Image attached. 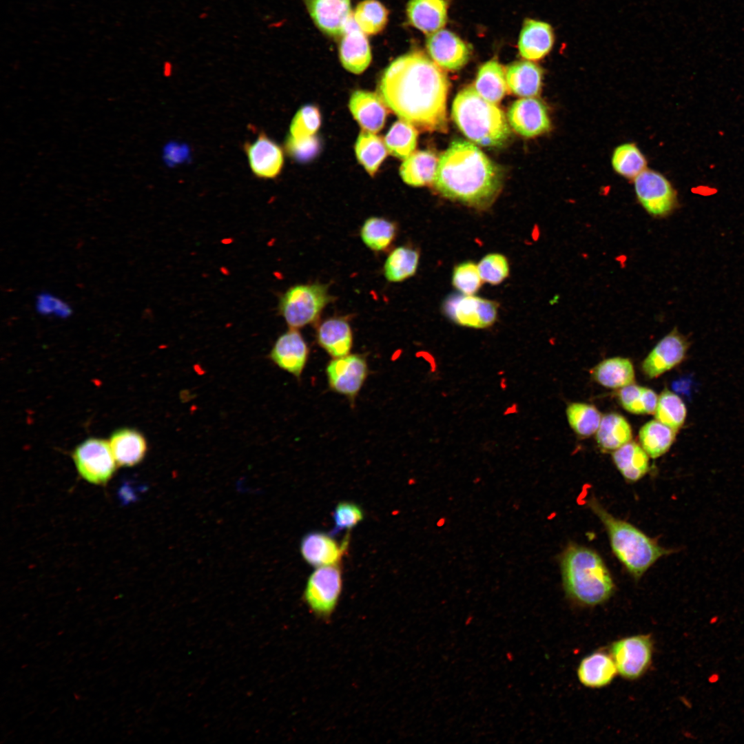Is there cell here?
I'll return each instance as SVG.
<instances>
[{
    "mask_svg": "<svg viewBox=\"0 0 744 744\" xmlns=\"http://www.w3.org/2000/svg\"><path fill=\"white\" fill-rule=\"evenodd\" d=\"M449 86L439 65L422 52H412L386 68L378 92L402 121L422 131L446 132Z\"/></svg>",
    "mask_w": 744,
    "mask_h": 744,
    "instance_id": "6da1fadb",
    "label": "cell"
},
{
    "mask_svg": "<svg viewBox=\"0 0 744 744\" xmlns=\"http://www.w3.org/2000/svg\"><path fill=\"white\" fill-rule=\"evenodd\" d=\"M503 178L501 169L482 150L458 140L440 157L433 184L444 198L485 209L501 192Z\"/></svg>",
    "mask_w": 744,
    "mask_h": 744,
    "instance_id": "7a4b0ae2",
    "label": "cell"
},
{
    "mask_svg": "<svg viewBox=\"0 0 744 744\" xmlns=\"http://www.w3.org/2000/svg\"><path fill=\"white\" fill-rule=\"evenodd\" d=\"M560 566L565 593L577 605L597 606L613 595L612 577L600 555L591 548L569 544L561 555Z\"/></svg>",
    "mask_w": 744,
    "mask_h": 744,
    "instance_id": "3957f363",
    "label": "cell"
},
{
    "mask_svg": "<svg viewBox=\"0 0 744 744\" xmlns=\"http://www.w3.org/2000/svg\"><path fill=\"white\" fill-rule=\"evenodd\" d=\"M587 504L603 525L613 553L634 579H640L659 559L672 552L632 524L614 517L595 497Z\"/></svg>",
    "mask_w": 744,
    "mask_h": 744,
    "instance_id": "277c9868",
    "label": "cell"
},
{
    "mask_svg": "<svg viewBox=\"0 0 744 744\" xmlns=\"http://www.w3.org/2000/svg\"><path fill=\"white\" fill-rule=\"evenodd\" d=\"M453 118L462 133L484 147H500L510 136L503 111L483 97L473 86L462 89L452 106Z\"/></svg>",
    "mask_w": 744,
    "mask_h": 744,
    "instance_id": "5b68a950",
    "label": "cell"
},
{
    "mask_svg": "<svg viewBox=\"0 0 744 744\" xmlns=\"http://www.w3.org/2000/svg\"><path fill=\"white\" fill-rule=\"evenodd\" d=\"M325 284H298L280 298L278 311L291 329H301L315 323L332 300Z\"/></svg>",
    "mask_w": 744,
    "mask_h": 744,
    "instance_id": "8992f818",
    "label": "cell"
},
{
    "mask_svg": "<svg viewBox=\"0 0 744 744\" xmlns=\"http://www.w3.org/2000/svg\"><path fill=\"white\" fill-rule=\"evenodd\" d=\"M342 589V572L338 565L318 567L308 578L303 599L316 617L329 620L336 608Z\"/></svg>",
    "mask_w": 744,
    "mask_h": 744,
    "instance_id": "52a82bcc",
    "label": "cell"
},
{
    "mask_svg": "<svg viewBox=\"0 0 744 744\" xmlns=\"http://www.w3.org/2000/svg\"><path fill=\"white\" fill-rule=\"evenodd\" d=\"M609 652L618 674L624 679L635 681L650 668L654 655V641L650 634L628 636L613 641Z\"/></svg>",
    "mask_w": 744,
    "mask_h": 744,
    "instance_id": "ba28073f",
    "label": "cell"
},
{
    "mask_svg": "<svg viewBox=\"0 0 744 744\" xmlns=\"http://www.w3.org/2000/svg\"><path fill=\"white\" fill-rule=\"evenodd\" d=\"M72 457L79 475L93 484H105L116 470L110 444L99 438L85 440L75 448Z\"/></svg>",
    "mask_w": 744,
    "mask_h": 744,
    "instance_id": "9c48e42d",
    "label": "cell"
},
{
    "mask_svg": "<svg viewBox=\"0 0 744 744\" xmlns=\"http://www.w3.org/2000/svg\"><path fill=\"white\" fill-rule=\"evenodd\" d=\"M497 309V302L473 295L453 294L443 304L444 313L454 323L477 329L495 322Z\"/></svg>",
    "mask_w": 744,
    "mask_h": 744,
    "instance_id": "30bf717a",
    "label": "cell"
},
{
    "mask_svg": "<svg viewBox=\"0 0 744 744\" xmlns=\"http://www.w3.org/2000/svg\"><path fill=\"white\" fill-rule=\"evenodd\" d=\"M637 198L652 216L663 218L670 215L677 205L676 192L661 174L645 169L634 178Z\"/></svg>",
    "mask_w": 744,
    "mask_h": 744,
    "instance_id": "8fae6325",
    "label": "cell"
},
{
    "mask_svg": "<svg viewBox=\"0 0 744 744\" xmlns=\"http://www.w3.org/2000/svg\"><path fill=\"white\" fill-rule=\"evenodd\" d=\"M325 372L331 390L354 402L366 380L369 367L363 355L349 353L332 358L327 363Z\"/></svg>",
    "mask_w": 744,
    "mask_h": 744,
    "instance_id": "7c38bea8",
    "label": "cell"
},
{
    "mask_svg": "<svg viewBox=\"0 0 744 744\" xmlns=\"http://www.w3.org/2000/svg\"><path fill=\"white\" fill-rule=\"evenodd\" d=\"M689 342L676 328L665 335L642 362V370L655 378L679 364L685 358Z\"/></svg>",
    "mask_w": 744,
    "mask_h": 744,
    "instance_id": "4fadbf2b",
    "label": "cell"
},
{
    "mask_svg": "<svg viewBox=\"0 0 744 744\" xmlns=\"http://www.w3.org/2000/svg\"><path fill=\"white\" fill-rule=\"evenodd\" d=\"M309 348L300 332L291 329L282 333L274 342L270 360L280 369L299 379L306 366Z\"/></svg>",
    "mask_w": 744,
    "mask_h": 744,
    "instance_id": "5bb4252c",
    "label": "cell"
},
{
    "mask_svg": "<svg viewBox=\"0 0 744 744\" xmlns=\"http://www.w3.org/2000/svg\"><path fill=\"white\" fill-rule=\"evenodd\" d=\"M427 51L440 67L448 70H458L468 61L471 50L469 45L453 32L441 29L428 35Z\"/></svg>",
    "mask_w": 744,
    "mask_h": 744,
    "instance_id": "9a60e30c",
    "label": "cell"
},
{
    "mask_svg": "<svg viewBox=\"0 0 744 744\" xmlns=\"http://www.w3.org/2000/svg\"><path fill=\"white\" fill-rule=\"evenodd\" d=\"M508 119L516 132L528 138L542 134L550 128V121L544 104L533 97L514 102L508 112Z\"/></svg>",
    "mask_w": 744,
    "mask_h": 744,
    "instance_id": "2e32d148",
    "label": "cell"
},
{
    "mask_svg": "<svg viewBox=\"0 0 744 744\" xmlns=\"http://www.w3.org/2000/svg\"><path fill=\"white\" fill-rule=\"evenodd\" d=\"M349 541L347 537L340 543L331 533L312 531L302 537L300 553L307 564L316 568L338 565L347 550Z\"/></svg>",
    "mask_w": 744,
    "mask_h": 744,
    "instance_id": "e0dca14e",
    "label": "cell"
},
{
    "mask_svg": "<svg viewBox=\"0 0 744 744\" xmlns=\"http://www.w3.org/2000/svg\"><path fill=\"white\" fill-rule=\"evenodd\" d=\"M249 167L260 178H273L280 172L283 154L280 147L265 134L260 133L253 142L244 145Z\"/></svg>",
    "mask_w": 744,
    "mask_h": 744,
    "instance_id": "ac0fdd59",
    "label": "cell"
},
{
    "mask_svg": "<svg viewBox=\"0 0 744 744\" xmlns=\"http://www.w3.org/2000/svg\"><path fill=\"white\" fill-rule=\"evenodd\" d=\"M339 56L343 67L354 74L363 72L371 61V52L366 34L353 16L342 34Z\"/></svg>",
    "mask_w": 744,
    "mask_h": 744,
    "instance_id": "d6986e66",
    "label": "cell"
},
{
    "mask_svg": "<svg viewBox=\"0 0 744 744\" xmlns=\"http://www.w3.org/2000/svg\"><path fill=\"white\" fill-rule=\"evenodd\" d=\"M317 27L324 33L341 36L352 17L350 0H304Z\"/></svg>",
    "mask_w": 744,
    "mask_h": 744,
    "instance_id": "ffe728a7",
    "label": "cell"
},
{
    "mask_svg": "<svg viewBox=\"0 0 744 744\" xmlns=\"http://www.w3.org/2000/svg\"><path fill=\"white\" fill-rule=\"evenodd\" d=\"M318 345L332 358L351 353L353 335L349 320L343 317H331L322 321L316 329Z\"/></svg>",
    "mask_w": 744,
    "mask_h": 744,
    "instance_id": "44dd1931",
    "label": "cell"
},
{
    "mask_svg": "<svg viewBox=\"0 0 744 744\" xmlns=\"http://www.w3.org/2000/svg\"><path fill=\"white\" fill-rule=\"evenodd\" d=\"M349 107L364 131L375 134L384 127L388 110L380 96L376 94L356 90L350 97Z\"/></svg>",
    "mask_w": 744,
    "mask_h": 744,
    "instance_id": "7402d4cb",
    "label": "cell"
},
{
    "mask_svg": "<svg viewBox=\"0 0 744 744\" xmlns=\"http://www.w3.org/2000/svg\"><path fill=\"white\" fill-rule=\"evenodd\" d=\"M617 674L615 663L610 652L604 650H596L583 657L577 670L580 683L591 689L608 686Z\"/></svg>",
    "mask_w": 744,
    "mask_h": 744,
    "instance_id": "603a6c76",
    "label": "cell"
},
{
    "mask_svg": "<svg viewBox=\"0 0 744 744\" xmlns=\"http://www.w3.org/2000/svg\"><path fill=\"white\" fill-rule=\"evenodd\" d=\"M554 42V31L549 23L527 19L520 32L519 51L521 56L527 60H539L550 52Z\"/></svg>",
    "mask_w": 744,
    "mask_h": 744,
    "instance_id": "cb8c5ba5",
    "label": "cell"
},
{
    "mask_svg": "<svg viewBox=\"0 0 744 744\" xmlns=\"http://www.w3.org/2000/svg\"><path fill=\"white\" fill-rule=\"evenodd\" d=\"M445 0H410L406 14L409 22L428 34L441 30L447 20Z\"/></svg>",
    "mask_w": 744,
    "mask_h": 744,
    "instance_id": "d4e9b609",
    "label": "cell"
},
{
    "mask_svg": "<svg viewBox=\"0 0 744 744\" xmlns=\"http://www.w3.org/2000/svg\"><path fill=\"white\" fill-rule=\"evenodd\" d=\"M110 446L116 464L121 466H134L144 459L147 444L139 431L121 428L111 435Z\"/></svg>",
    "mask_w": 744,
    "mask_h": 744,
    "instance_id": "484cf974",
    "label": "cell"
},
{
    "mask_svg": "<svg viewBox=\"0 0 744 744\" xmlns=\"http://www.w3.org/2000/svg\"><path fill=\"white\" fill-rule=\"evenodd\" d=\"M542 76V70L537 64L526 61L511 64L506 74L510 91L524 97H533L539 94Z\"/></svg>",
    "mask_w": 744,
    "mask_h": 744,
    "instance_id": "4316f807",
    "label": "cell"
},
{
    "mask_svg": "<svg viewBox=\"0 0 744 744\" xmlns=\"http://www.w3.org/2000/svg\"><path fill=\"white\" fill-rule=\"evenodd\" d=\"M641 446L629 442L614 451L612 459L625 479L635 482L649 470V457Z\"/></svg>",
    "mask_w": 744,
    "mask_h": 744,
    "instance_id": "83f0119b",
    "label": "cell"
},
{
    "mask_svg": "<svg viewBox=\"0 0 744 744\" xmlns=\"http://www.w3.org/2000/svg\"><path fill=\"white\" fill-rule=\"evenodd\" d=\"M437 163V158L433 152L417 151L402 163L400 174L403 181L409 185H426L433 181Z\"/></svg>",
    "mask_w": 744,
    "mask_h": 744,
    "instance_id": "f1b7e54d",
    "label": "cell"
},
{
    "mask_svg": "<svg viewBox=\"0 0 744 744\" xmlns=\"http://www.w3.org/2000/svg\"><path fill=\"white\" fill-rule=\"evenodd\" d=\"M596 382L610 389H619L633 383L634 371L630 360L616 357L603 360L591 371Z\"/></svg>",
    "mask_w": 744,
    "mask_h": 744,
    "instance_id": "f546056e",
    "label": "cell"
},
{
    "mask_svg": "<svg viewBox=\"0 0 744 744\" xmlns=\"http://www.w3.org/2000/svg\"><path fill=\"white\" fill-rule=\"evenodd\" d=\"M475 89L486 101L496 104L506 93L507 81L502 66L491 60L481 66L475 82Z\"/></svg>",
    "mask_w": 744,
    "mask_h": 744,
    "instance_id": "4dcf8cb0",
    "label": "cell"
},
{
    "mask_svg": "<svg viewBox=\"0 0 744 744\" xmlns=\"http://www.w3.org/2000/svg\"><path fill=\"white\" fill-rule=\"evenodd\" d=\"M630 425L620 414L612 413L601 417L596 440L603 451H615L632 440Z\"/></svg>",
    "mask_w": 744,
    "mask_h": 744,
    "instance_id": "1f68e13d",
    "label": "cell"
},
{
    "mask_svg": "<svg viewBox=\"0 0 744 744\" xmlns=\"http://www.w3.org/2000/svg\"><path fill=\"white\" fill-rule=\"evenodd\" d=\"M420 260L419 251L409 246H399L388 255L384 275L389 282H400L415 275Z\"/></svg>",
    "mask_w": 744,
    "mask_h": 744,
    "instance_id": "d6a6232c",
    "label": "cell"
},
{
    "mask_svg": "<svg viewBox=\"0 0 744 744\" xmlns=\"http://www.w3.org/2000/svg\"><path fill=\"white\" fill-rule=\"evenodd\" d=\"M396 224L386 218L373 216L367 218L360 229L364 244L374 251H384L395 240Z\"/></svg>",
    "mask_w": 744,
    "mask_h": 744,
    "instance_id": "836d02e7",
    "label": "cell"
},
{
    "mask_svg": "<svg viewBox=\"0 0 744 744\" xmlns=\"http://www.w3.org/2000/svg\"><path fill=\"white\" fill-rule=\"evenodd\" d=\"M676 431L655 420L645 424L640 429L639 437L641 446L652 458L665 453L674 441Z\"/></svg>",
    "mask_w": 744,
    "mask_h": 744,
    "instance_id": "e575fe53",
    "label": "cell"
},
{
    "mask_svg": "<svg viewBox=\"0 0 744 744\" xmlns=\"http://www.w3.org/2000/svg\"><path fill=\"white\" fill-rule=\"evenodd\" d=\"M355 152L359 163L371 176L377 172L387 155L382 139L374 133L364 130L357 138Z\"/></svg>",
    "mask_w": 744,
    "mask_h": 744,
    "instance_id": "d590c367",
    "label": "cell"
},
{
    "mask_svg": "<svg viewBox=\"0 0 744 744\" xmlns=\"http://www.w3.org/2000/svg\"><path fill=\"white\" fill-rule=\"evenodd\" d=\"M416 128L404 121L395 122L384 138L387 151L392 156L406 159L413 153L417 145Z\"/></svg>",
    "mask_w": 744,
    "mask_h": 744,
    "instance_id": "8d00e7d4",
    "label": "cell"
},
{
    "mask_svg": "<svg viewBox=\"0 0 744 744\" xmlns=\"http://www.w3.org/2000/svg\"><path fill=\"white\" fill-rule=\"evenodd\" d=\"M618 397L622 406L634 414L654 413L658 402L654 391L633 384L621 388Z\"/></svg>",
    "mask_w": 744,
    "mask_h": 744,
    "instance_id": "74e56055",
    "label": "cell"
},
{
    "mask_svg": "<svg viewBox=\"0 0 744 744\" xmlns=\"http://www.w3.org/2000/svg\"><path fill=\"white\" fill-rule=\"evenodd\" d=\"M389 12L378 0H364L357 6L353 18L359 28L367 34L380 32L386 26Z\"/></svg>",
    "mask_w": 744,
    "mask_h": 744,
    "instance_id": "f35d334b",
    "label": "cell"
},
{
    "mask_svg": "<svg viewBox=\"0 0 744 744\" xmlns=\"http://www.w3.org/2000/svg\"><path fill=\"white\" fill-rule=\"evenodd\" d=\"M686 414L685 405L680 397L664 389L658 397L654 411L656 420L677 432L683 426Z\"/></svg>",
    "mask_w": 744,
    "mask_h": 744,
    "instance_id": "ab89813d",
    "label": "cell"
},
{
    "mask_svg": "<svg viewBox=\"0 0 744 744\" xmlns=\"http://www.w3.org/2000/svg\"><path fill=\"white\" fill-rule=\"evenodd\" d=\"M647 162L639 149L633 143L620 145L613 152L612 165L619 174L635 178L645 169Z\"/></svg>",
    "mask_w": 744,
    "mask_h": 744,
    "instance_id": "60d3db41",
    "label": "cell"
},
{
    "mask_svg": "<svg viewBox=\"0 0 744 744\" xmlns=\"http://www.w3.org/2000/svg\"><path fill=\"white\" fill-rule=\"evenodd\" d=\"M566 415L570 427L578 435L590 436L597 432L601 416L592 405L585 403H572L566 409Z\"/></svg>",
    "mask_w": 744,
    "mask_h": 744,
    "instance_id": "b9f144b4",
    "label": "cell"
},
{
    "mask_svg": "<svg viewBox=\"0 0 744 744\" xmlns=\"http://www.w3.org/2000/svg\"><path fill=\"white\" fill-rule=\"evenodd\" d=\"M320 123V114L318 109L313 105L304 106L293 118L288 137L293 139L312 137L319 129Z\"/></svg>",
    "mask_w": 744,
    "mask_h": 744,
    "instance_id": "7bdbcfd3",
    "label": "cell"
},
{
    "mask_svg": "<svg viewBox=\"0 0 744 744\" xmlns=\"http://www.w3.org/2000/svg\"><path fill=\"white\" fill-rule=\"evenodd\" d=\"M482 282L478 265L473 262H462L453 269L452 284L462 294L473 295L480 289Z\"/></svg>",
    "mask_w": 744,
    "mask_h": 744,
    "instance_id": "ee69618b",
    "label": "cell"
},
{
    "mask_svg": "<svg viewBox=\"0 0 744 744\" xmlns=\"http://www.w3.org/2000/svg\"><path fill=\"white\" fill-rule=\"evenodd\" d=\"M478 269L482 280L493 285L501 283L509 274L508 260L500 254L486 255L479 262Z\"/></svg>",
    "mask_w": 744,
    "mask_h": 744,
    "instance_id": "f6af8a7d",
    "label": "cell"
},
{
    "mask_svg": "<svg viewBox=\"0 0 744 744\" xmlns=\"http://www.w3.org/2000/svg\"><path fill=\"white\" fill-rule=\"evenodd\" d=\"M333 516L335 524L330 533L332 535L355 527L363 519L364 511L354 502H341L336 506Z\"/></svg>",
    "mask_w": 744,
    "mask_h": 744,
    "instance_id": "bcb514c9",
    "label": "cell"
},
{
    "mask_svg": "<svg viewBox=\"0 0 744 744\" xmlns=\"http://www.w3.org/2000/svg\"><path fill=\"white\" fill-rule=\"evenodd\" d=\"M34 306L37 313L43 316L67 318L72 313V308L68 302L47 291L36 296Z\"/></svg>",
    "mask_w": 744,
    "mask_h": 744,
    "instance_id": "7dc6e473",
    "label": "cell"
},
{
    "mask_svg": "<svg viewBox=\"0 0 744 744\" xmlns=\"http://www.w3.org/2000/svg\"><path fill=\"white\" fill-rule=\"evenodd\" d=\"M318 142L314 136L304 139H293L288 137L286 149L288 152L298 160L309 159L318 150Z\"/></svg>",
    "mask_w": 744,
    "mask_h": 744,
    "instance_id": "c3c4849f",
    "label": "cell"
},
{
    "mask_svg": "<svg viewBox=\"0 0 744 744\" xmlns=\"http://www.w3.org/2000/svg\"><path fill=\"white\" fill-rule=\"evenodd\" d=\"M690 385V384L689 380L683 378L675 381L673 383L672 386L674 390L676 391L677 393L679 392L680 393L685 394L688 393Z\"/></svg>",
    "mask_w": 744,
    "mask_h": 744,
    "instance_id": "681fc988",
    "label": "cell"
},
{
    "mask_svg": "<svg viewBox=\"0 0 744 744\" xmlns=\"http://www.w3.org/2000/svg\"><path fill=\"white\" fill-rule=\"evenodd\" d=\"M719 679V675L717 673L712 674L709 678L708 681L711 683H716Z\"/></svg>",
    "mask_w": 744,
    "mask_h": 744,
    "instance_id": "f907efd6",
    "label": "cell"
},
{
    "mask_svg": "<svg viewBox=\"0 0 744 744\" xmlns=\"http://www.w3.org/2000/svg\"><path fill=\"white\" fill-rule=\"evenodd\" d=\"M718 621V617H712V618L710 619V623L711 624H713V623H716V621Z\"/></svg>",
    "mask_w": 744,
    "mask_h": 744,
    "instance_id": "816d5d0a",
    "label": "cell"
}]
</instances>
